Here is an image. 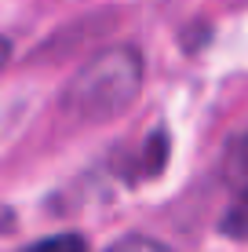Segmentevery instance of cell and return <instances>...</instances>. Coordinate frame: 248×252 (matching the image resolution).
<instances>
[{
    "label": "cell",
    "mask_w": 248,
    "mask_h": 252,
    "mask_svg": "<svg viewBox=\"0 0 248 252\" xmlns=\"http://www.w3.org/2000/svg\"><path fill=\"white\" fill-rule=\"evenodd\" d=\"M223 230H226V234H234V238H245V241H248V190H245L241 197H237L234 208L226 212Z\"/></svg>",
    "instance_id": "cell-2"
},
{
    "label": "cell",
    "mask_w": 248,
    "mask_h": 252,
    "mask_svg": "<svg viewBox=\"0 0 248 252\" xmlns=\"http://www.w3.org/2000/svg\"><path fill=\"white\" fill-rule=\"evenodd\" d=\"M0 59H4V44H0Z\"/></svg>",
    "instance_id": "cell-5"
},
{
    "label": "cell",
    "mask_w": 248,
    "mask_h": 252,
    "mask_svg": "<svg viewBox=\"0 0 248 252\" xmlns=\"http://www.w3.org/2000/svg\"><path fill=\"white\" fill-rule=\"evenodd\" d=\"M139 81H142L139 55L132 48H113L73 77L70 92H66V106L73 114L110 117L113 110H121L135 99Z\"/></svg>",
    "instance_id": "cell-1"
},
{
    "label": "cell",
    "mask_w": 248,
    "mask_h": 252,
    "mask_svg": "<svg viewBox=\"0 0 248 252\" xmlns=\"http://www.w3.org/2000/svg\"><path fill=\"white\" fill-rule=\"evenodd\" d=\"M110 252H168V249L157 245V241H150V238H128L121 245H113Z\"/></svg>",
    "instance_id": "cell-4"
},
{
    "label": "cell",
    "mask_w": 248,
    "mask_h": 252,
    "mask_svg": "<svg viewBox=\"0 0 248 252\" xmlns=\"http://www.w3.org/2000/svg\"><path fill=\"white\" fill-rule=\"evenodd\" d=\"M26 252H88V249H84V238H77V234H58V238H48Z\"/></svg>",
    "instance_id": "cell-3"
}]
</instances>
